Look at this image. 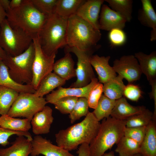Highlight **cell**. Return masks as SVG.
Listing matches in <instances>:
<instances>
[{
    "mask_svg": "<svg viewBox=\"0 0 156 156\" xmlns=\"http://www.w3.org/2000/svg\"><path fill=\"white\" fill-rule=\"evenodd\" d=\"M10 2L9 0H0V3L5 11L10 9Z\"/></svg>",
    "mask_w": 156,
    "mask_h": 156,
    "instance_id": "46",
    "label": "cell"
},
{
    "mask_svg": "<svg viewBox=\"0 0 156 156\" xmlns=\"http://www.w3.org/2000/svg\"><path fill=\"white\" fill-rule=\"evenodd\" d=\"M24 0H12L10 1V7L13 10L18 8L22 4Z\"/></svg>",
    "mask_w": 156,
    "mask_h": 156,
    "instance_id": "44",
    "label": "cell"
},
{
    "mask_svg": "<svg viewBox=\"0 0 156 156\" xmlns=\"http://www.w3.org/2000/svg\"><path fill=\"white\" fill-rule=\"evenodd\" d=\"M47 103L45 98L37 96L34 93H20L7 114L13 117L24 118L31 121L35 114Z\"/></svg>",
    "mask_w": 156,
    "mask_h": 156,
    "instance_id": "8",
    "label": "cell"
},
{
    "mask_svg": "<svg viewBox=\"0 0 156 156\" xmlns=\"http://www.w3.org/2000/svg\"><path fill=\"white\" fill-rule=\"evenodd\" d=\"M156 120L153 119L147 126L140 148L139 153L141 156H156Z\"/></svg>",
    "mask_w": 156,
    "mask_h": 156,
    "instance_id": "23",
    "label": "cell"
},
{
    "mask_svg": "<svg viewBox=\"0 0 156 156\" xmlns=\"http://www.w3.org/2000/svg\"><path fill=\"white\" fill-rule=\"evenodd\" d=\"M33 42L29 35L20 29L12 28L6 18L0 30V46L8 55H18L27 49Z\"/></svg>",
    "mask_w": 156,
    "mask_h": 156,
    "instance_id": "7",
    "label": "cell"
},
{
    "mask_svg": "<svg viewBox=\"0 0 156 156\" xmlns=\"http://www.w3.org/2000/svg\"></svg>",
    "mask_w": 156,
    "mask_h": 156,
    "instance_id": "50",
    "label": "cell"
},
{
    "mask_svg": "<svg viewBox=\"0 0 156 156\" xmlns=\"http://www.w3.org/2000/svg\"><path fill=\"white\" fill-rule=\"evenodd\" d=\"M31 156H75L63 148L53 144L51 141L40 135L34 136L31 141Z\"/></svg>",
    "mask_w": 156,
    "mask_h": 156,
    "instance_id": "12",
    "label": "cell"
},
{
    "mask_svg": "<svg viewBox=\"0 0 156 156\" xmlns=\"http://www.w3.org/2000/svg\"><path fill=\"white\" fill-rule=\"evenodd\" d=\"M115 151L119 156H134L139 153L140 145L123 136L117 144Z\"/></svg>",
    "mask_w": 156,
    "mask_h": 156,
    "instance_id": "29",
    "label": "cell"
},
{
    "mask_svg": "<svg viewBox=\"0 0 156 156\" xmlns=\"http://www.w3.org/2000/svg\"><path fill=\"white\" fill-rule=\"evenodd\" d=\"M7 56L6 53L0 46V61L4 60Z\"/></svg>",
    "mask_w": 156,
    "mask_h": 156,
    "instance_id": "47",
    "label": "cell"
},
{
    "mask_svg": "<svg viewBox=\"0 0 156 156\" xmlns=\"http://www.w3.org/2000/svg\"><path fill=\"white\" fill-rule=\"evenodd\" d=\"M112 67L116 73L128 83L139 80L142 74L138 62L133 55H123L115 59Z\"/></svg>",
    "mask_w": 156,
    "mask_h": 156,
    "instance_id": "11",
    "label": "cell"
},
{
    "mask_svg": "<svg viewBox=\"0 0 156 156\" xmlns=\"http://www.w3.org/2000/svg\"><path fill=\"white\" fill-rule=\"evenodd\" d=\"M143 93L138 85L128 83L125 85L123 96L131 101L136 102L142 96Z\"/></svg>",
    "mask_w": 156,
    "mask_h": 156,
    "instance_id": "39",
    "label": "cell"
},
{
    "mask_svg": "<svg viewBox=\"0 0 156 156\" xmlns=\"http://www.w3.org/2000/svg\"><path fill=\"white\" fill-rule=\"evenodd\" d=\"M139 63L142 73L150 82L156 79V52L149 54L142 52L136 53L134 55Z\"/></svg>",
    "mask_w": 156,
    "mask_h": 156,
    "instance_id": "21",
    "label": "cell"
},
{
    "mask_svg": "<svg viewBox=\"0 0 156 156\" xmlns=\"http://www.w3.org/2000/svg\"><path fill=\"white\" fill-rule=\"evenodd\" d=\"M0 126L12 130L28 131L31 125V121L27 119L17 118L6 114L0 116Z\"/></svg>",
    "mask_w": 156,
    "mask_h": 156,
    "instance_id": "27",
    "label": "cell"
},
{
    "mask_svg": "<svg viewBox=\"0 0 156 156\" xmlns=\"http://www.w3.org/2000/svg\"><path fill=\"white\" fill-rule=\"evenodd\" d=\"M65 53L72 52L77 59V68L76 69L77 79L70 87L80 88L89 84L95 76L90 62L91 56L94 51H86L74 47H65Z\"/></svg>",
    "mask_w": 156,
    "mask_h": 156,
    "instance_id": "9",
    "label": "cell"
},
{
    "mask_svg": "<svg viewBox=\"0 0 156 156\" xmlns=\"http://www.w3.org/2000/svg\"><path fill=\"white\" fill-rule=\"evenodd\" d=\"M7 13L0 3V30L1 24L4 20L6 18Z\"/></svg>",
    "mask_w": 156,
    "mask_h": 156,
    "instance_id": "45",
    "label": "cell"
},
{
    "mask_svg": "<svg viewBox=\"0 0 156 156\" xmlns=\"http://www.w3.org/2000/svg\"><path fill=\"white\" fill-rule=\"evenodd\" d=\"M34 6L40 12L49 15L55 13L58 0H31Z\"/></svg>",
    "mask_w": 156,
    "mask_h": 156,
    "instance_id": "36",
    "label": "cell"
},
{
    "mask_svg": "<svg viewBox=\"0 0 156 156\" xmlns=\"http://www.w3.org/2000/svg\"><path fill=\"white\" fill-rule=\"evenodd\" d=\"M146 109L144 106H134L131 105L126 98L122 96L116 100L110 116L118 120H125L131 116L142 112Z\"/></svg>",
    "mask_w": 156,
    "mask_h": 156,
    "instance_id": "19",
    "label": "cell"
},
{
    "mask_svg": "<svg viewBox=\"0 0 156 156\" xmlns=\"http://www.w3.org/2000/svg\"><path fill=\"white\" fill-rule=\"evenodd\" d=\"M127 22L126 20L107 5L103 4L99 15V29L107 31L118 28L122 29Z\"/></svg>",
    "mask_w": 156,
    "mask_h": 156,
    "instance_id": "14",
    "label": "cell"
},
{
    "mask_svg": "<svg viewBox=\"0 0 156 156\" xmlns=\"http://www.w3.org/2000/svg\"><path fill=\"white\" fill-rule=\"evenodd\" d=\"M33 42L35 54L31 85L36 90L42 79L53 71L56 55L49 56L44 53L41 48L38 36L33 39Z\"/></svg>",
    "mask_w": 156,
    "mask_h": 156,
    "instance_id": "10",
    "label": "cell"
},
{
    "mask_svg": "<svg viewBox=\"0 0 156 156\" xmlns=\"http://www.w3.org/2000/svg\"><path fill=\"white\" fill-rule=\"evenodd\" d=\"M17 136L10 146L0 148V156H29L30 155L31 141L23 136Z\"/></svg>",
    "mask_w": 156,
    "mask_h": 156,
    "instance_id": "20",
    "label": "cell"
},
{
    "mask_svg": "<svg viewBox=\"0 0 156 156\" xmlns=\"http://www.w3.org/2000/svg\"><path fill=\"white\" fill-rule=\"evenodd\" d=\"M134 156H141L139 153H138V154H137L135 155H134Z\"/></svg>",
    "mask_w": 156,
    "mask_h": 156,
    "instance_id": "49",
    "label": "cell"
},
{
    "mask_svg": "<svg viewBox=\"0 0 156 156\" xmlns=\"http://www.w3.org/2000/svg\"><path fill=\"white\" fill-rule=\"evenodd\" d=\"M153 119V113L146 109L125 120L127 127L147 126Z\"/></svg>",
    "mask_w": 156,
    "mask_h": 156,
    "instance_id": "33",
    "label": "cell"
},
{
    "mask_svg": "<svg viewBox=\"0 0 156 156\" xmlns=\"http://www.w3.org/2000/svg\"><path fill=\"white\" fill-rule=\"evenodd\" d=\"M52 114L51 108L46 105L35 114L31 121L33 133L36 135L49 133L54 119Z\"/></svg>",
    "mask_w": 156,
    "mask_h": 156,
    "instance_id": "16",
    "label": "cell"
},
{
    "mask_svg": "<svg viewBox=\"0 0 156 156\" xmlns=\"http://www.w3.org/2000/svg\"><path fill=\"white\" fill-rule=\"evenodd\" d=\"M104 2V0H86L79 8L76 14L99 29V15Z\"/></svg>",
    "mask_w": 156,
    "mask_h": 156,
    "instance_id": "15",
    "label": "cell"
},
{
    "mask_svg": "<svg viewBox=\"0 0 156 156\" xmlns=\"http://www.w3.org/2000/svg\"><path fill=\"white\" fill-rule=\"evenodd\" d=\"M34 54L32 42L28 48L22 53L15 56L7 55L6 58L3 61L8 68L10 75L18 83L31 85Z\"/></svg>",
    "mask_w": 156,
    "mask_h": 156,
    "instance_id": "6",
    "label": "cell"
},
{
    "mask_svg": "<svg viewBox=\"0 0 156 156\" xmlns=\"http://www.w3.org/2000/svg\"><path fill=\"white\" fill-rule=\"evenodd\" d=\"M78 99L75 96L62 97L55 102V108L63 114H70L73 110Z\"/></svg>",
    "mask_w": 156,
    "mask_h": 156,
    "instance_id": "35",
    "label": "cell"
},
{
    "mask_svg": "<svg viewBox=\"0 0 156 156\" xmlns=\"http://www.w3.org/2000/svg\"><path fill=\"white\" fill-rule=\"evenodd\" d=\"M87 99L85 98H78L75 106L69 116L70 122L73 124L89 112Z\"/></svg>",
    "mask_w": 156,
    "mask_h": 156,
    "instance_id": "34",
    "label": "cell"
},
{
    "mask_svg": "<svg viewBox=\"0 0 156 156\" xmlns=\"http://www.w3.org/2000/svg\"><path fill=\"white\" fill-rule=\"evenodd\" d=\"M66 81L54 72H51L41 81L34 94L37 96L43 97L56 88L62 86Z\"/></svg>",
    "mask_w": 156,
    "mask_h": 156,
    "instance_id": "25",
    "label": "cell"
},
{
    "mask_svg": "<svg viewBox=\"0 0 156 156\" xmlns=\"http://www.w3.org/2000/svg\"><path fill=\"white\" fill-rule=\"evenodd\" d=\"M102 156H115L114 152L113 151H111L109 153H105Z\"/></svg>",
    "mask_w": 156,
    "mask_h": 156,
    "instance_id": "48",
    "label": "cell"
},
{
    "mask_svg": "<svg viewBox=\"0 0 156 156\" xmlns=\"http://www.w3.org/2000/svg\"><path fill=\"white\" fill-rule=\"evenodd\" d=\"M6 12L10 25L21 30L33 39L38 36L48 16L38 10L31 0H24L19 8L10 9Z\"/></svg>",
    "mask_w": 156,
    "mask_h": 156,
    "instance_id": "2",
    "label": "cell"
},
{
    "mask_svg": "<svg viewBox=\"0 0 156 156\" xmlns=\"http://www.w3.org/2000/svg\"><path fill=\"white\" fill-rule=\"evenodd\" d=\"M99 82L98 79L94 78L88 85L80 88H64L59 87L50 94L47 95L45 99L48 103L53 104L59 99L65 96H75L85 98L87 99L89 92L93 86Z\"/></svg>",
    "mask_w": 156,
    "mask_h": 156,
    "instance_id": "13",
    "label": "cell"
},
{
    "mask_svg": "<svg viewBox=\"0 0 156 156\" xmlns=\"http://www.w3.org/2000/svg\"><path fill=\"white\" fill-rule=\"evenodd\" d=\"M123 78L118 75L103 84V92L109 98L116 100L123 96L125 86Z\"/></svg>",
    "mask_w": 156,
    "mask_h": 156,
    "instance_id": "26",
    "label": "cell"
},
{
    "mask_svg": "<svg viewBox=\"0 0 156 156\" xmlns=\"http://www.w3.org/2000/svg\"><path fill=\"white\" fill-rule=\"evenodd\" d=\"M19 93L12 89L0 86V115L7 114Z\"/></svg>",
    "mask_w": 156,
    "mask_h": 156,
    "instance_id": "31",
    "label": "cell"
},
{
    "mask_svg": "<svg viewBox=\"0 0 156 156\" xmlns=\"http://www.w3.org/2000/svg\"><path fill=\"white\" fill-rule=\"evenodd\" d=\"M142 8L139 10L138 18L143 25L152 29L150 40H156V14L151 0H141Z\"/></svg>",
    "mask_w": 156,
    "mask_h": 156,
    "instance_id": "18",
    "label": "cell"
},
{
    "mask_svg": "<svg viewBox=\"0 0 156 156\" xmlns=\"http://www.w3.org/2000/svg\"><path fill=\"white\" fill-rule=\"evenodd\" d=\"M89 144L83 143L80 145L77 153L78 156H90L89 151Z\"/></svg>",
    "mask_w": 156,
    "mask_h": 156,
    "instance_id": "43",
    "label": "cell"
},
{
    "mask_svg": "<svg viewBox=\"0 0 156 156\" xmlns=\"http://www.w3.org/2000/svg\"><path fill=\"white\" fill-rule=\"evenodd\" d=\"M110 56H99L96 54L92 55L90 62L98 75L99 83L103 84L117 76L109 62Z\"/></svg>",
    "mask_w": 156,
    "mask_h": 156,
    "instance_id": "17",
    "label": "cell"
},
{
    "mask_svg": "<svg viewBox=\"0 0 156 156\" xmlns=\"http://www.w3.org/2000/svg\"><path fill=\"white\" fill-rule=\"evenodd\" d=\"M108 38L111 45L113 47L123 45L127 39L126 34L122 29L118 28H114L109 31Z\"/></svg>",
    "mask_w": 156,
    "mask_h": 156,
    "instance_id": "41",
    "label": "cell"
},
{
    "mask_svg": "<svg viewBox=\"0 0 156 156\" xmlns=\"http://www.w3.org/2000/svg\"><path fill=\"white\" fill-rule=\"evenodd\" d=\"M8 68L3 61H0V86L14 90L19 93H34L35 90L31 85L22 84L15 81L10 75Z\"/></svg>",
    "mask_w": 156,
    "mask_h": 156,
    "instance_id": "24",
    "label": "cell"
},
{
    "mask_svg": "<svg viewBox=\"0 0 156 156\" xmlns=\"http://www.w3.org/2000/svg\"><path fill=\"white\" fill-rule=\"evenodd\" d=\"M116 100L110 99L102 94L97 106L92 112L98 121H100L109 117L115 106Z\"/></svg>",
    "mask_w": 156,
    "mask_h": 156,
    "instance_id": "30",
    "label": "cell"
},
{
    "mask_svg": "<svg viewBox=\"0 0 156 156\" xmlns=\"http://www.w3.org/2000/svg\"><path fill=\"white\" fill-rule=\"evenodd\" d=\"M151 86V91L149 93L151 99L154 100V109L153 112V119H156V79L153 80L149 82Z\"/></svg>",
    "mask_w": 156,
    "mask_h": 156,
    "instance_id": "42",
    "label": "cell"
},
{
    "mask_svg": "<svg viewBox=\"0 0 156 156\" xmlns=\"http://www.w3.org/2000/svg\"><path fill=\"white\" fill-rule=\"evenodd\" d=\"M103 84L98 82L92 87L89 93L87 100L89 107L95 109L102 95Z\"/></svg>",
    "mask_w": 156,
    "mask_h": 156,
    "instance_id": "40",
    "label": "cell"
},
{
    "mask_svg": "<svg viewBox=\"0 0 156 156\" xmlns=\"http://www.w3.org/2000/svg\"><path fill=\"white\" fill-rule=\"evenodd\" d=\"M14 135L23 136L31 141L33 139L31 133L28 131L12 130L0 126V144L4 146L9 144L8 139L10 137Z\"/></svg>",
    "mask_w": 156,
    "mask_h": 156,
    "instance_id": "38",
    "label": "cell"
},
{
    "mask_svg": "<svg viewBox=\"0 0 156 156\" xmlns=\"http://www.w3.org/2000/svg\"><path fill=\"white\" fill-rule=\"evenodd\" d=\"M68 18L55 14L48 15L38 34L41 48L47 55H56L66 45Z\"/></svg>",
    "mask_w": 156,
    "mask_h": 156,
    "instance_id": "4",
    "label": "cell"
},
{
    "mask_svg": "<svg viewBox=\"0 0 156 156\" xmlns=\"http://www.w3.org/2000/svg\"><path fill=\"white\" fill-rule=\"evenodd\" d=\"M100 124L93 113L89 112L81 121L55 134L57 145L69 151L83 144H89L96 135Z\"/></svg>",
    "mask_w": 156,
    "mask_h": 156,
    "instance_id": "1",
    "label": "cell"
},
{
    "mask_svg": "<svg viewBox=\"0 0 156 156\" xmlns=\"http://www.w3.org/2000/svg\"><path fill=\"white\" fill-rule=\"evenodd\" d=\"M103 120L96 135L89 144L90 156H102L124 136L125 120L111 116Z\"/></svg>",
    "mask_w": 156,
    "mask_h": 156,
    "instance_id": "5",
    "label": "cell"
},
{
    "mask_svg": "<svg viewBox=\"0 0 156 156\" xmlns=\"http://www.w3.org/2000/svg\"><path fill=\"white\" fill-rule=\"evenodd\" d=\"M84 0H58L55 13L68 18L76 14L80 7L85 1Z\"/></svg>",
    "mask_w": 156,
    "mask_h": 156,
    "instance_id": "28",
    "label": "cell"
},
{
    "mask_svg": "<svg viewBox=\"0 0 156 156\" xmlns=\"http://www.w3.org/2000/svg\"><path fill=\"white\" fill-rule=\"evenodd\" d=\"M64 56L56 61L54 64V73L66 81L76 76L74 62L70 53H65Z\"/></svg>",
    "mask_w": 156,
    "mask_h": 156,
    "instance_id": "22",
    "label": "cell"
},
{
    "mask_svg": "<svg viewBox=\"0 0 156 156\" xmlns=\"http://www.w3.org/2000/svg\"><path fill=\"white\" fill-rule=\"evenodd\" d=\"M110 8L123 17L127 22L132 18L133 1L132 0H105Z\"/></svg>",
    "mask_w": 156,
    "mask_h": 156,
    "instance_id": "32",
    "label": "cell"
},
{
    "mask_svg": "<svg viewBox=\"0 0 156 156\" xmlns=\"http://www.w3.org/2000/svg\"><path fill=\"white\" fill-rule=\"evenodd\" d=\"M147 126L125 127L124 136L130 138L141 145L145 137Z\"/></svg>",
    "mask_w": 156,
    "mask_h": 156,
    "instance_id": "37",
    "label": "cell"
},
{
    "mask_svg": "<svg viewBox=\"0 0 156 156\" xmlns=\"http://www.w3.org/2000/svg\"><path fill=\"white\" fill-rule=\"evenodd\" d=\"M101 34L100 30L76 14L68 19L66 45L82 50L95 51Z\"/></svg>",
    "mask_w": 156,
    "mask_h": 156,
    "instance_id": "3",
    "label": "cell"
}]
</instances>
